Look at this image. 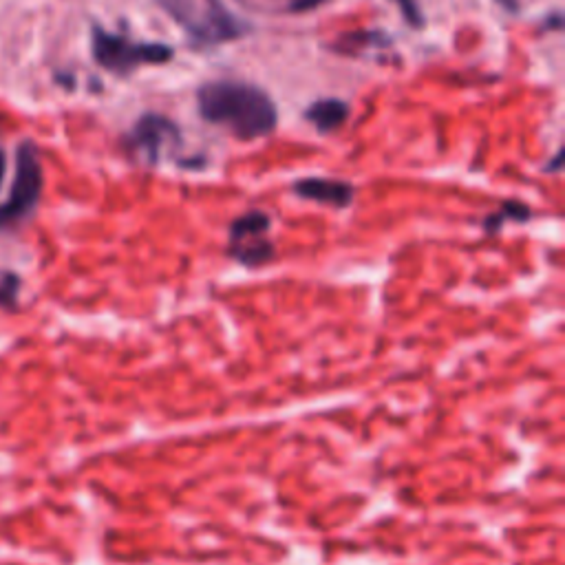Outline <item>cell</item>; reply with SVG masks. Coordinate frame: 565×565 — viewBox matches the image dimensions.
I'll use <instances>...</instances> for the list:
<instances>
[{
	"label": "cell",
	"mask_w": 565,
	"mask_h": 565,
	"mask_svg": "<svg viewBox=\"0 0 565 565\" xmlns=\"http://www.w3.org/2000/svg\"><path fill=\"white\" fill-rule=\"evenodd\" d=\"M199 115L212 126H221L241 142L268 137L279 124V111L268 93L257 84L241 80H212L197 91Z\"/></svg>",
	"instance_id": "6da1fadb"
},
{
	"label": "cell",
	"mask_w": 565,
	"mask_h": 565,
	"mask_svg": "<svg viewBox=\"0 0 565 565\" xmlns=\"http://www.w3.org/2000/svg\"><path fill=\"white\" fill-rule=\"evenodd\" d=\"M157 3L199 47L226 45L250 31V25L232 14L221 0H157Z\"/></svg>",
	"instance_id": "7a4b0ae2"
},
{
	"label": "cell",
	"mask_w": 565,
	"mask_h": 565,
	"mask_svg": "<svg viewBox=\"0 0 565 565\" xmlns=\"http://www.w3.org/2000/svg\"><path fill=\"white\" fill-rule=\"evenodd\" d=\"M91 53L102 69L115 76H131L137 69L166 65L175 58V51L164 42H142L129 36L113 34L100 25L91 27Z\"/></svg>",
	"instance_id": "3957f363"
},
{
	"label": "cell",
	"mask_w": 565,
	"mask_h": 565,
	"mask_svg": "<svg viewBox=\"0 0 565 565\" xmlns=\"http://www.w3.org/2000/svg\"><path fill=\"white\" fill-rule=\"evenodd\" d=\"M45 175L38 148L31 142H23L16 153V175L12 184V193L5 204H0V230L14 228L16 223L27 219L38 206Z\"/></svg>",
	"instance_id": "277c9868"
},
{
	"label": "cell",
	"mask_w": 565,
	"mask_h": 565,
	"mask_svg": "<svg viewBox=\"0 0 565 565\" xmlns=\"http://www.w3.org/2000/svg\"><path fill=\"white\" fill-rule=\"evenodd\" d=\"M272 219L261 210H250L232 221L228 254L248 268H259L274 257V245L270 241Z\"/></svg>",
	"instance_id": "5b68a950"
},
{
	"label": "cell",
	"mask_w": 565,
	"mask_h": 565,
	"mask_svg": "<svg viewBox=\"0 0 565 565\" xmlns=\"http://www.w3.org/2000/svg\"><path fill=\"white\" fill-rule=\"evenodd\" d=\"M181 144V133L173 120L164 115L146 113L135 122L129 135V146L140 155L146 164L157 166L170 148Z\"/></svg>",
	"instance_id": "8992f818"
},
{
	"label": "cell",
	"mask_w": 565,
	"mask_h": 565,
	"mask_svg": "<svg viewBox=\"0 0 565 565\" xmlns=\"http://www.w3.org/2000/svg\"><path fill=\"white\" fill-rule=\"evenodd\" d=\"M294 193L301 199L316 201V204L347 208L354 201V186L347 181L323 179V177H307L294 184Z\"/></svg>",
	"instance_id": "52a82bcc"
},
{
	"label": "cell",
	"mask_w": 565,
	"mask_h": 565,
	"mask_svg": "<svg viewBox=\"0 0 565 565\" xmlns=\"http://www.w3.org/2000/svg\"><path fill=\"white\" fill-rule=\"evenodd\" d=\"M349 104L343 100L336 98H327V100H318L314 104H309V109L305 111L307 122L314 126L316 131L321 133H332L336 129H340L347 120H349Z\"/></svg>",
	"instance_id": "ba28073f"
},
{
	"label": "cell",
	"mask_w": 565,
	"mask_h": 565,
	"mask_svg": "<svg viewBox=\"0 0 565 565\" xmlns=\"http://www.w3.org/2000/svg\"><path fill=\"white\" fill-rule=\"evenodd\" d=\"M530 217V208H526L524 204H519V201H508L501 212H495L493 217H488L486 221V230L488 232H497L501 228V223L508 221V219H515V221H526Z\"/></svg>",
	"instance_id": "9c48e42d"
},
{
	"label": "cell",
	"mask_w": 565,
	"mask_h": 565,
	"mask_svg": "<svg viewBox=\"0 0 565 565\" xmlns=\"http://www.w3.org/2000/svg\"><path fill=\"white\" fill-rule=\"evenodd\" d=\"M18 287H20L18 276L12 274V272H7L3 279H0V305H3V307H16Z\"/></svg>",
	"instance_id": "30bf717a"
},
{
	"label": "cell",
	"mask_w": 565,
	"mask_h": 565,
	"mask_svg": "<svg viewBox=\"0 0 565 565\" xmlns=\"http://www.w3.org/2000/svg\"><path fill=\"white\" fill-rule=\"evenodd\" d=\"M400 7V12L404 16V20L415 29H422L424 27V14H422V9L420 5L415 3V0H393Z\"/></svg>",
	"instance_id": "8fae6325"
},
{
	"label": "cell",
	"mask_w": 565,
	"mask_h": 565,
	"mask_svg": "<svg viewBox=\"0 0 565 565\" xmlns=\"http://www.w3.org/2000/svg\"><path fill=\"white\" fill-rule=\"evenodd\" d=\"M318 3H323V0H294L292 3V12H305L309 7H316Z\"/></svg>",
	"instance_id": "7c38bea8"
},
{
	"label": "cell",
	"mask_w": 565,
	"mask_h": 565,
	"mask_svg": "<svg viewBox=\"0 0 565 565\" xmlns=\"http://www.w3.org/2000/svg\"><path fill=\"white\" fill-rule=\"evenodd\" d=\"M495 3H497L499 7H504L508 14H517L519 7H521L519 0H495Z\"/></svg>",
	"instance_id": "4fadbf2b"
},
{
	"label": "cell",
	"mask_w": 565,
	"mask_h": 565,
	"mask_svg": "<svg viewBox=\"0 0 565 565\" xmlns=\"http://www.w3.org/2000/svg\"><path fill=\"white\" fill-rule=\"evenodd\" d=\"M5 173H7V155H5L3 148H0V184H3Z\"/></svg>",
	"instance_id": "5bb4252c"
}]
</instances>
